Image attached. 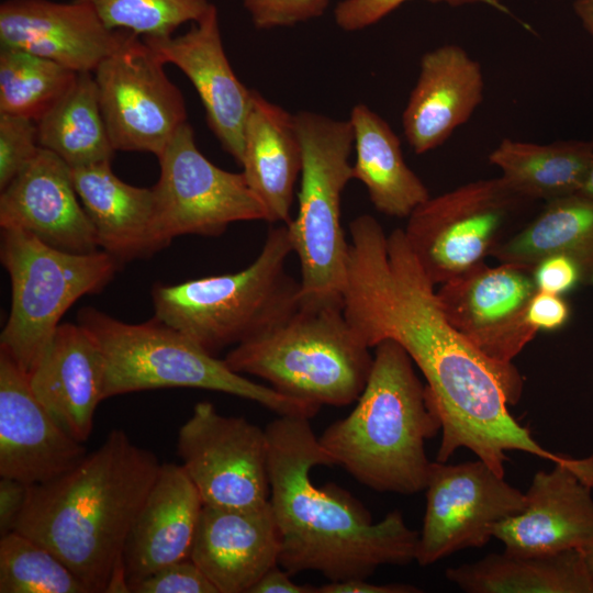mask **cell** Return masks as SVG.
Listing matches in <instances>:
<instances>
[{
    "instance_id": "cell-24",
    "label": "cell",
    "mask_w": 593,
    "mask_h": 593,
    "mask_svg": "<svg viewBox=\"0 0 593 593\" xmlns=\"http://www.w3.org/2000/svg\"><path fill=\"white\" fill-rule=\"evenodd\" d=\"M30 388L54 421L86 441L98 404L104 400V360L81 324L63 323L27 374Z\"/></svg>"
},
{
    "instance_id": "cell-16",
    "label": "cell",
    "mask_w": 593,
    "mask_h": 593,
    "mask_svg": "<svg viewBox=\"0 0 593 593\" xmlns=\"http://www.w3.org/2000/svg\"><path fill=\"white\" fill-rule=\"evenodd\" d=\"M593 456L538 471L523 511L496 523L492 537L514 555L583 549L593 539Z\"/></svg>"
},
{
    "instance_id": "cell-13",
    "label": "cell",
    "mask_w": 593,
    "mask_h": 593,
    "mask_svg": "<svg viewBox=\"0 0 593 593\" xmlns=\"http://www.w3.org/2000/svg\"><path fill=\"white\" fill-rule=\"evenodd\" d=\"M177 449L203 505L248 508L269 501L266 429L202 401L179 428Z\"/></svg>"
},
{
    "instance_id": "cell-45",
    "label": "cell",
    "mask_w": 593,
    "mask_h": 593,
    "mask_svg": "<svg viewBox=\"0 0 593 593\" xmlns=\"http://www.w3.org/2000/svg\"><path fill=\"white\" fill-rule=\"evenodd\" d=\"M583 559L589 572V575L593 582V539L592 541L586 545L583 549H581Z\"/></svg>"
},
{
    "instance_id": "cell-44",
    "label": "cell",
    "mask_w": 593,
    "mask_h": 593,
    "mask_svg": "<svg viewBox=\"0 0 593 593\" xmlns=\"http://www.w3.org/2000/svg\"><path fill=\"white\" fill-rule=\"evenodd\" d=\"M573 8L582 25L593 38V0H575Z\"/></svg>"
},
{
    "instance_id": "cell-41",
    "label": "cell",
    "mask_w": 593,
    "mask_h": 593,
    "mask_svg": "<svg viewBox=\"0 0 593 593\" xmlns=\"http://www.w3.org/2000/svg\"><path fill=\"white\" fill-rule=\"evenodd\" d=\"M29 485L11 478L0 480V536L14 530L24 508Z\"/></svg>"
},
{
    "instance_id": "cell-14",
    "label": "cell",
    "mask_w": 593,
    "mask_h": 593,
    "mask_svg": "<svg viewBox=\"0 0 593 593\" xmlns=\"http://www.w3.org/2000/svg\"><path fill=\"white\" fill-rule=\"evenodd\" d=\"M426 508L415 560L421 566L465 548H480L493 526L521 513L525 493L512 486L484 461L430 463Z\"/></svg>"
},
{
    "instance_id": "cell-38",
    "label": "cell",
    "mask_w": 593,
    "mask_h": 593,
    "mask_svg": "<svg viewBox=\"0 0 593 593\" xmlns=\"http://www.w3.org/2000/svg\"><path fill=\"white\" fill-rule=\"evenodd\" d=\"M410 0H343L334 10L336 24L344 31H359L370 26L398 7ZM429 2H447L450 5L482 2L502 12H508L501 0H427Z\"/></svg>"
},
{
    "instance_id": "cell-10",
    "label": "cell",
    "mask_w": 593,
    "mask_h": 593,
    "mask_svg": "<svg viewBox=\"0 0 593 593\" xmlns=\"http://www.w3.org/2000/svg\"><path fill=\"white\" fill-rule=\"evenodd\" d=\"M535 203L501 177L480 179L429 197L403 231L428 279L441 284L484 264Z\"/></svg>"
},
{
    "instance_id": "cell-15",
    "label": "cell",
    "mask_w": 593,
    "mask_h": 593,
    "mask_svg": "<svg viewBox=\"0 0 593 593\" xmlns=\"http://www.w3.org/2000/svg\"><path fill=\"white\" fill-rule=\"evenodd\" d=\"M533 270L482 264L440 284L437 299L447 321L488 358L512 363L538 331L526 318L537 291Z\"/></svg>"
},
{
    "instance_id": "cell-4",
    "label": "cell",
    "mask_w": 593,
    "mask_h": 593,
    "mask_svg": "<svg viewBox=\"0 0 593 593\" xmlns=\"http://www.w3.org/2000/svg\"><path fill=\"white\" fill-rule=\"evenodd\" d=\"M366 387L353 411L318 437L336 466L383 493L415 494L427 485L425 441L441 419L414 362L393 339L374 347Z\"/></svg>"
},
{
    "instance_id": "cell-46",
    "label": "cell",
    "mask_w": 593,
    "mask_h": 593,
    "mask_svg": "<svg viewBox=\"0 0 593 593\" xmlns=\"http://www.w3.org/2000/svg\"><path fill=\"white\" fill-rule=\"evenodd\" d=\"M578 193L593 199V163L591 165L586 179Z\"/></svg>"
},
{
    "instance_id": "cell-18",
    "label": "cell",
    "mask_w": 593,
    "mask_h": 593,
    "mask_svg": "<svg viewBox=\"0 0 593 593\" xmlns=\"http://www.w3.org/2000/svg\"><path fill=\"white\" fill-rule=\"evenodd\" d=\"M124 31L107 26L91 0H5L0 4V43L94 72L120 44Z\"/></svg>"
},
{
    "instance_id": "cell-6",
    "label": "cell",
    "mask_w": 593,
    "mask_h": 593,
    "mask_svg": "<svg viewBox=\"0 0 593 593\" xmlns=\"http://www.w3.org/2000/svg\"><path fill=\"white\" fill-rule=\"evenodd\" d=\"M78 323L102 353L104 399L159 388H195L236 395L281 416L311 418L320 410L245 378L155 316L131 324L88 306L79 311Z\"/></svg>"
},
{
    "instance_id": "cell-31",
    "label": "cell",
    "mask_w": 593,
    "mask_h": 593,
    "mask_svg": "<svg viewBox=\"0 0 593 593\" xmlns=\"http://www.w3.org/2000/svg\"><path fill=\"white\" fill-rule=\"evenodd\" d=\"M35 123L38 145L70 168L112 160L115 149L102 118L93 72H78Z\"/></svg>"
},
{
    "instance_id": "cell-26",
    "label": "cell",
    "mask_w": 593,
    "mask_h": 593,
    "mask_svg": "<svg viewBox=\"0 0 593 593\" xmlns=\"http://www.w3.org/2000/svg\"><path fill=\"white\" fill-rule=\"evenodd\" d=\"M239 165L267 211V222L288 225L302 169V145L294 115L256 90L245 123Z\"/></svg>"
},
{
    "instance_id": "cell-29",
    "label": "cell",
    "mask_w": 593,
    "mask_h": 593,
    "mask_svg": "<svg viewBox=\"0 0 593 593\" xmlns=\"http://www.w3.org/2000/svg\"><path fill=\"white\" fill-rule=\"evenodd\" d=\"M551 255L569 257L579 267L581 282L593 284V199L575 193L545 202L491 256L533 270Z\"/></svg>"
},
{
    "instance_id": "cell-34",
    "label": "cell",
    "mask_w": 593,
    "mask_h": 593,
    "mask_svg": "<svg viewBox=\"0 0 593 593\" xmlns=\"http://www.w3.org/2000/svg\"><path fill=\"white\" fill-rule=\"evenodd\" d=\"M112 30L143 38L171 36L181 25L200 21L213 3L208 0H91Z\"/></svg>"
},
{
    "instance_id": "cell-39",
    "label": "cell",
    "mask_w": 593,
    "mask_h": 593,
    "mask_svg": "<svg viewBox=\"0 0 593 593\" xmlns=\"http://www.w3.org/2000/svg\"><path fill=\"white\" fill-rule=\"evenodd\" d=\"M533 278L537 290L563 294L581 282V273L577 264L563 255H551L542 258L533 268Z\"/></svg>"
},
{
    "instance_id": "cell-35",
    "label": "cell",
    "mask_w": 593,
    "mask_h": 593,
    "mask_svg": "<svg viewBox=\"0 0 593 593\" xmlns=\"http://www.w3.org/2000/svg\"><path fill=\"white\" fill-rule=\"evenodd\" d=\"M40 148L34 121L0 113V190L35 158Z\"/></svg>"
},
{
    "instance_id": "cell-11",
    "label": "cell",
    "mask_w": 593,
    "mask_h": 593,
    "mask_svg": "<svg viewBox=\"0 0 593 593\" xmlns=\"http://www.w3.org/2000/svg\"><path fill=\"white\" fill-rule=\"evenodd\" d=\"M165 65L141 36L124 31L118 47L94 70L100 110L115 150L158 158L188 122L182 93Z\"/></svg>"
},
{
    "instance_id": "cell-30",
    "label": "cell",
    "mask_w": 593,
    "mask_h": 593,
    "mask_svg": "<svg viewBox=\"0 0 593 593\" xmlns=\"http://www.w3.org/2000/svg\"><path fill=\"white\" fill-rule=\"evenodd\" d=\"M489 161L516 193L545 203L581 190L593 163V141L537 144L507 137L490 153Z\"/></svg>"
},
{
    "instance_id": "cell-19",
    "label": "cell",
    "mask_w": 593,
    "mask_h": 593,
    "mask_svg": "<svg viewBox=\"0 0 593 593\" xmlns=\"http://www.w3.org/2000/svg\"><path fill=\"white\" fill-rule=\"evenodd\" d=\"M143 40L165 64L175 65L191 81L210 130L239 165L253 90L240 82L227 59L215 4L181 35Z\"/></svg>"
},
{
    "instance_id": "cell-1",
    "label": "cell",
    "mask_w": 593,
    "mask_h": 593,
    "mask_svg": "<svg viewBox=\"0 0 593 593\" xmlns=\"http://www.w3.org/2000/svg\"><path fill=\"white\" fill-rule=\"evenodd\" d=\"M434 287L403 230L385 235L369 214L350 222L344 313L369 347L393 339L421 370L441 419L437 461L467 448L504 477L507 450L553 460L508 411L523 391L517 368L488 358L456 331Z\"/></svg>"
},
{
    "instance_id": "cell-25",
    "label": "cell",
    "mask_w": 593,
    "mask_h": 593,
    "mask_svg": "<svg viewBox=\"0 0 593 593\" xmlns=\"http://www.w3.org/2000/svg\"><path fill=\"white\" fill-rule=\"evenodd\" d=\"M71 178L99 247L120 264L152 256L169 245L158 225L153 188L124 182L111 161L71 168Z\"/></svg>"
},
{
    "instance_id": "cell-20",
    "label": "cell",
    "mask_w": 593,
    "mask_h": 593,
    "mask_svg": "<svg viewBox=\"0 0 593 593\" xmlns=\"http://www.w3.org/2000/svg\"><path fill=\"white\" fill-rule=\"evenodd\" d=\"M0 226L24 231L70 253L88 254L99 247L94 227L75 190L71 168L42 147L1 190Z\"/></svg>"
},
{
    "instance_id": "cell-37",
    "label": "cell",
    "mask_w": 593,
    "mask_h": 593,
    "mask_svg": "<svg viewBox=\"0 0 593 593\" xmlns=\"http://www.w3.org/2000/svg\"><path fill=\"white\" fill-rule=\"evenodd\" d=\"M132 593H219L191 560L170 563L130 586Z\"/></svg>"
},
{
    "instance_id": "cell-7",
    "label": "cell",
    "mask_w": 593,
    "mask_h": 593,
    "mask_svg": "<svg viewBox=\"0 0 593 593\" xmlns=\"http://www.w3.org/2000/svg\"><path fill=\"white\" fill-rule=\"evenodd\" d=\"M291 253L287 225L272 227L256 259L237 272L155 284L154 316L212 355L242 344L298 306L300 280L286 270Z\"/></svg>"
},
{
    "instance_id": "cell-12",
    "label": "cell",
    "mask_w": 593,
    "mask_h": 593,
    "mask_svg": "<svg viewBox=\"0 0 593 593\" xmlns=\"http://www.w3.org/2000/svg\"><path fill=\"white\" fill-rule=\"evenodd\" d=\"M153 187L160 232L168 244L182 235L220 236L235 222L267 221V211L243 172L224 170L197 147L187 122L158 157Z\"/></svg>"
},
{
    "instance_id": "cell-17",
    "label": "cell",
    "mask_w": 593,
    "mask_h": 593,
    "mask_svg": "<svg viewBox=\"0 0 593 593\" xmlns=\"http://www.w3.org/2000/svg\"><path fill=\"white\" fill-rule=\"evenodd\" d=\"M87 455L33 394L27 374L0 350V475L29 486L48 482Z\"/></svg>"
},
{
    "instance_id": "cell-5",
    "label": "cell",
    "mask_w": 593,
    "mask_h": 593,
    "mask_svg": "<svg viewBox=\"0 0 593 593\" xmlns=\"http://www.w3.org/2000/svg\"><path fill=\"white\" fill-rule=\"evenodd\" d=\"M348 322L344 300L302 299L282 321L234 346L224 360L242 374L318 407L357 401L373 355Z\"/></svg>"
},
{
    "instance_id": "cell-27",
    "label": "cell",
    "mask_w": 593,
    "mask_h": 593,
    "mask_svg": "<svg viewBox=\"0 0 593 593\" xmlns=\"http://www.w3.org/2000/svg\"><path fill=\"white\" fill-rule=\"evenodd\" d=\"M349 122L356 149L353 179L366 187L377 211L393 217H409L430 194L406 165L398 135L363 103L351 109Z\"/></svg>"
},
{
    "instance_id": "cell-42",
    "label": "cell",
    "mask_w": 593,
    "mask_h": 593,
    "mask_svg": "<svg viewBox=\"0 0 593 593\" xmlns=\"http://www.w3.org/2000/svg\"><path fill=\"white\" fill-rule=\"evenodd\" d=\"M421 590L410 584H373L366 579L329 581L317 586V593H418Z\"/></svg>"
},
{
    "instance_id": "cell-8",
    "label": "cell",
    "mask_w": 593,
    "mask_h": 593,
    "mask_svg": "<svg viewBox=\"0 0 593 593\" xmlns=\"http://www.w3.org/2000/svg\"><path fill=\"white\" fill-rule=\"evenodd\" d=\"M302 145L295 217L287 225L300 267V298L343 300L349 240L342 225V194L353 179L349 120L300 111L294 114Z\"/></svg>"
},
{
    "instance_id": "cell-33",
    "label": "cell",
    "mask_w": 593,
    "mask_h": 593,
    "mask_svg": "<svg viewBox=\"0 0 593 593\" xmlns=\"http://www.w3.org/2000/svg\"><path fill=\"white\" fill-rule=\"evenodd\" d=\"M0 593H90L49 549L12 530L0 538Z\"/></svg>"
},
{
    "instance_id": "cell-40",
    "label": "cell",
    "mask_w": 593,
    "mask_h": 593,
    "mask_svg": "<svg viewBox=\"0 0 593 593\" xmlns=\"http://www.w3.org/2000/svg\"><path fill=\"white\" fill-rule=\"evenodd\" d=\"M570 317V307L559 294L537 290L529 301L526 318L538 332L557 331Z\"/></svg>"
},
{
    "instance_id": "cell-36",
    "label": "cell",
    "mask_w": 593,
    "mask_h": 593,
    "mask_svg": "<svg viewBox=\"0 0 593 593\" xmlns=\"http://www.w3.org/2000/svg\"><path fill=\"white\" fill-rule=\"evenodd\" d=\"M254 26L269 30L321 16L331 0H242Z\"/></svg>"
},
{
    "instance_id": "cell-3",
    "label": "cell",
    "mask_w": 593,
    "mask_h": 593,
    "mask_svg": "<svg viewBox=\"0 0 593 593\" xmlns=\"http://www.w3.org/2000/svg\"><path fill=\"white\" fill-rule=\"evenodd\" d=\"M160 463L122 429L61 475L29 488L14 530L57 556L90 593H104Z\"/></svg>"
},
{
    "instance_id": "cell-2",
    "label": "cell",
    "mask_w": 593,
    "mask_h": 593,
    "mask_svg": "<svg viewBox=\"0 0 593 593\" xmlns=\"http://www.w3.org/2000/svg\"><path fill=\"white\" fill-rule=\"evenodd\" d=\"M265 429L279 567L291 575L315 571L329 581H344L367 579L381 566L415 560L418 534L400 511L373 523L370 512L348 491L312 481L314 467L336 465L310 418L279 415Z\"/></svg>"
},
{
    "instance_id": "cell-21",
    "label": "cell",
    "mask_w": 593,
    "mask_h": 593,
    "mask_svg": "<svg viewBox=\"0 0 593 593\" xmlns=\"http://www.w3.org/2000/svg\"><path fill=\"white\" fill-rule=\"evenodd\" d=\"M280 538L269 501L248 508L203 505L190 559L219 593H249L279 566Z\"/></svg>"
},
{
    "instance_id": "cell-23",
    "label": "cell",
    "mask_w": 593,
    "mask_h": 593,
    "mask_svg": "<svg viewBox=\"0 0 593 593\" xmlns=\"http://www.w3.org/2000/svg\"><path fill=\"white\" fill-rule=\"evenodd\" d=\"M202 507L182 465L161 463L125 540L128 588L170 563L190 559Z\"/></svg>"
},
{
    "instance_id": "cell-32",
    "label": "cell",
    "mask_w": 593,
    "mask_h": 593,
    "mask_svg": "<svg viewBox=\"0 0 593 593\" xmlns=\"http://www.w3.org/2000/svg\"><path fill=\"white\" fill-rule=\"evenodd\" d=\"M77 74L49 59L1 46L0 113L38 121Z\"/></svg>"
},
{
    "instance_id": "cell-22",
    "label": "cell",
    "mask_w": 593,
    "mask_h": 593,
    "mask_svg": "<svg viewBox=\"0 0 593 593\" xmlns=\"http://www.w3.org/2000/svg\"><path fill=\"white\" fill-rule=\"evenodd\" d=\"M481 65L462 47L447 44L425 53L402 114L405 138L422 155L444 144L483 100Z\"/></svg>"
},
{
    "instance_id": "cell-28",
    "label": "cell",
    "mask_w": 593,
    "mask_h": 593,
    "mask_svg": "<svg viewBox=\"0 0 593 593\" xmlns=\"http://www.w3.org/2000/svg\"><path fill=\"white\" fill-rule=\"evenodd\" d=\"M446 577L469 593H593L579 549L530 556L493 552L448 568Z\"/></svg>"
},
{
    "instance_id": "cell-43",
    "label": "cell",
    "mask_w": 593,
    "mask_h": 593,
    "mask_svg": "<svg viewBox=\"0 0 593 593\" xmlns=\"http://www.w3.org/2000/svg\"><path fill=\"white\" fill-rule=\"evenodd\" d=\"M290 573L276 566L267 571L249 593H317V586L296 584Z\"/></svg>"
},
{
    "instance_id": "cell-9",
    "label": "cell",
    "mask_w": 593,
    "mask_h": 593,
    "mask_svg": "<svg viewBox=\"0 0 593 593\" xmlns=\"http://www.w3.org/2000/svg\"><path fill=\"white\" fill-rule=\"evenodd\" d=\"M0 259L11 281V309L0 350L26 374L66 311L83 295L100 292L120 265L104 250L70 253L15 228H1Z\"/></svg>"
}]
</instances>
